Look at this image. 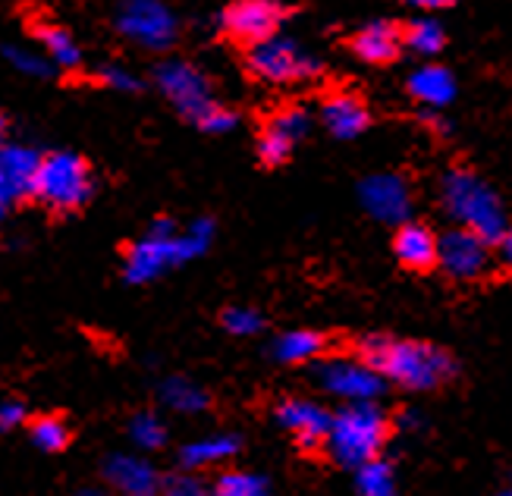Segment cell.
Masks as SVG:
<instances>
[{"instance_id":"obj_8","label":"cell","mask_w":512,"mask_h":496,"mask_svg":"<svg viewBox=\"0 0 512 496\" xmlns=\"http://www.w3.org/2000/svg\"><path fill=\"white\" fill-rule=\"evenodd\" d=\"M154 82H158L161 95L180 110L186 120H202L208 110L217 104L208 76L192 66L189 60H164L154 70Z\"/></svg>"},{"instance_id":"obj_36","label":"cell","mask_w":512,"mask_h":496,"mask_svg":"<svg viewBox=\"0 0 512 496\" xmlns=\"http://www.w3.org/2000/svg\"><path fill=\"white\" fill-rule=\"evenodd\" d=\"M500 245V258H503V264H506V270L512 274V223L506 227V233H503V239L497 242Z\"/></svg>"},{"instance_id":"obj_23","label":"cell","mask_w":512,"mask_h":496,"mask_svg":"<svg viewBox=\"0 0 512 496\" xmlns=\"http://www.w3.org/2000/svg\"><path fill=\"white\" fill-rule=\"evenodd\" d=\"M324 352V336L315 330H289L274 340V358L280 365H305Z\"/></svg>"},{"instance_id":"obj_39","label":"cell","mask_w":512,"mask_h":496,"mask_svg":"<svg viewBox=\"0 0 512 496\" xmlns=\"http://www.w3.org/2000/svg\"><path fill=\"white\" fill-rule=\"evenodd\" d=\"M10 201H16L13 198V192L7 189V183H4V176H0V217L7 214V208H10Z\"/></svg>"},{"instance_id":"obj_9","label":"cell","mask_w":512,"mask_h":496,"mask_svg":"<svg viewBox=\"0 0 512 496\" xmlns=\"http://www.w3.org/2000/svg\"><path fill=\"white\" fill-rule=\"evenodd\" d=\"M117 29L145 51H167L180 32L173 10L161 0H126L117 16Z\"/></svg>"},{"instance_id":"obj_18","label":"cell","mask_w":512,"mask_h":496,"mask_svg":"<svg viewBox=\"0 0 512 496\" xmlns=\"http://www.w3.org/2000/svg\"><path fill=\"white\" fill-rule=\"evenodd\" d=\"M403 48H406L403 29L393 26V22H384V19L368 22V26L359 29L352 38L355 57L365 60V63H390V60L399 57V51H403Z\"/></svg>"},{"instance_id":"obj_10","label":"cell","mask_w":512,"mask_h":496,"mask_svg":"<svg viewBox=\"0 0 512 496\" xmlns=\"http://www.w3.org/2000/svg\"><path fill=\"white\" fill-rule=\"evenodd\" d=\"M286 19V7L277 0H236L224 13V29L242 44H261L274 38Z\"/></svg>"},{"instance_id":"obj_37","label":"cell","mask_w":512,"mask_h":496,"mask_svg":"<svg viewBox=\"0 0 512 496\" xmlns=\"http://www.w3.org/2000/svg\"><path fill=\"white\" fill-rule=\"evenodd\" d=\"M403 4H409L415 10H443V7H453L456 0H403Z\"/></svg>"},{"instance_id":"obj_32","label":"cell","mask_w":512,"mask_h":496,"mask_svg":"<svg viewBox=\"0 0 512 496\" xmlns=\"http://www.w3.org/2000/svg\"><path fill=\"white\" fill-rule=\"evenodd\" d=\"M98 79L107 85V88H114V92H139V76L126 70V66H117V63H107L104 70L98 73Z\"/></svg>"},{"instance_id":"obj_22","label":"cell","mask_w":512,"mask_h":496,"mask_svg":"<svg viewBox=\"0 0 512 496\" xmlns=\"http://www.w3.org/2000/svg\"><path fill=\"white\" fill-rule=\"evenodd\" d=\"M161 402L176 415H202L211 405L208 390H202L189 377H167L161 383Z\"/></svg>"},{"instance_id":"obj_5","label":"cell","mask_w":512,"mask_h":496,"mask_svg":"<svg viewBox=\"0 0 512 496\" xmlns=\"http://www.w3.org/2000/svg\"><path fill=\"white\" fill-rule=\"evenodd\" d=\"M92 173L73 151H54L41 157L32 195L54 211H76L92 198Z\"/></svg>"},{"instance_id":"obj_19","label":"cell","mask_w":512,"mask_h":496,"mask_svg":"<svg viewBox=\"0 0 512 496\" xmlns=\"http://www.w3.org/2000/svg\"><path fill=\"white\" fill-rule=\"evenodd\" d=\"M409 95L431 110H443L456 101V76L440 63H425L409 76Z\"/></svg>"},{"instance_id":"obj_14","label":"cell","mask_w":512,"mask_h":496,"mask_svg":"<svg viewBox=\"0 0 512 496\" xmlns=\"http://www.w3.org/2000/svg\"><path fill=\"white\" fill-rule=\"evenodd\" d=\"M277 424L289 437H296L305 449H315L327 443L330 434V412L315 399H283L277 405Z\"/></svg>"},{"instance_id":"obj_24","label":"cell","mask_w":512,"mask_h":496,"mask_svg":"<svg viewBox=\"0 0 512 496\" xmlns=\"http://www.w3.org/2000/svg\"><path fill=\"white\" fill-rule=\"evenodd\" d=\"M35 38L41 44V51L48 54V60L54 66H63V70H76V66L82 63V51L76 38L60 29V26H51V22H44V26L35 29Z\"/></svg>"},{"instance_id":"obj_41","label":"cell","mask_w":512,"mask_h":496,"mask_svg":"<svg viewBox=\"0 0 512 496\" xmlns=\"http://www.w3.org/2000/svg\"><path fill=\"white\" fill-rule=\"evenodd\" d=\"M7 145H4V120H0V151H4Z\"/></svg>"},{"instance_id":"obj_40","label":"cell","mask_w":512,"mask_h":496,"mask_svg":"<svg viewBox=\"0 0 512 496\" xmlns=\"http://www.w3.org/2000/svg\"><path fill=\"white\" fill-rule=\"evenodd\" d=\"M79 496H110V493H107V490H98V487H85Z\"/></svg>"},{"instance_id":"obj_27","label":"cell","mask_w":512,"mask_h":496,"mask_svg":"<svg viewBox=\"0 0 512 496\" xmlns=\"http://www.w3.org/2000/svg\"><path fill=\"white\" fill-rule=\"evenodd\" d=\"M214 496H271V484L255 471H224L214 484Z\"/></svg>"},{"instance_id":"obj_15","label":"cell","mask_w":512,"mask_h":496,"mask_svg":"<svg viewBox=\"0 0 512 496\" xmlns=\"http://www.w3.org/2000/svg\"><path fill=\"white\" fill-rule=\"evenodd\" d=\"M104 481L110 490H117L123 496H151L161 484L158 468H154L148 459L132 456V453L110 456L104 462Z\"/></svg>"},{"instance_id":"obj_3","label":"cell","mask_w":512,"mask_h":496,"mask_svg":"<svg viewBox=\"0 0 512 496\" xmlns=\"http://www.w3.org/2000/svg\"><path fill=\"white\" fill-rule=\"evenodd\" d=\"M440 201L443 211L453 217L456 227L472 230L487 245L503 239L509 220L500 195L484 183L472 170H450L440 179Z\"/></svg>"},{"instance_id":"obj_42","label":"cell","mask_w":512,"mask_h":496,"mask_svg":"<svg viewBox=\"0 0 512 496\" xmlns=\"http://www.w3.org/2000/svg\"><path fill=\"white\" fill-rule=\"evenodd\" d=\"M497 496H512V490H500Z\"/></svg>"},{"instance_id":"obj_12","label":"cell","mask_w":512,"mask_h":496,"mask_svg":"<svg viewBox=\"0 0 512 496\" xmlns=\"http://www.w3.org/2000/svg\"><path fill=\"white\" fill-rule=\"evenodd\" d=\"M481 236H475L472 230H450L440 236L437 245V264L443 267V274H450L453 280H475L481 277L487 264H491V252Z\"/></svg>"},{"instance_id":"obj_17","label":"cell","mask_w":512,"mask_h":496,"mask_svg":"<svg viewBox=\"0 0 512 496\" xmlns=\"http://www.w3.org/2000/svg\"><path fill=\"white\" fill-rule=\"evenodd\" d=\"M321 120L330 129L333 139H359V135L371 126V114L362 98L349 92L330 95L321 107Z\"/></svg>"},{"instance_id":"obj_1","label":"cell","mask_w":512,"mask_h":496,"mask_svg":"<svg viewBox=\"0 0 512 496\" xmlns=\"http://www.w3.org/2000/svg\"><path fill=\"white\" fill-rule=\"evenodd\" d=\"M211 242H214V220L208 217L192 220L186 230L176 227L173 220H154L148 233L129 245L123 274L129 283H151L164 277L167 270L205 255Z\"/></svg>"},{"instance_id":"obj_2","label":"cell","mask_w":512,"mask_h":496,"mask_svg":"<svg viewBox=\"0 0 512 496\" xmlns=\"http://www.w3.org/2000/svg\"><path fill=\"white\" fill-rule=\"evenodd\" d=\"M359 355L381 371L387 383H396V387L412 390V393L437 390L440 383H447L456 371L453 358L447 352L431 343H418V340L365 336L359 343Z\"/></svg>"},{"instance_id":"obj_11","label":"cell","mask_w":512,"mask_h":496,"mask_svg":"<svg viewBox=\"0 0 512 496\" xmlns=\"http://www.w3.org/2000/svg\"><path fill=\"white\" fill-rule=\"evenodd\" d=\"M362 208L381 223H406L412 214V189L396 173H374L359 183Z\"/></svg>"},{"instance_id":"obj_7","label":"cell","mask_w":512,"mask_h":496,"mask_svg":"<svg viewBox=\"0 0 512 496\" xmlns=\"http://www.w3.org/2000/svg\"><path fill=\"white\" fill-rule=\"evenodd\" d=\"M318 383L321 390L333 399H340L343 405L352 402H377L387 390V380L381 377L371 362L365 358H349V355H337L327 358V362L318 365Z\"/></svg>"},{"instance_id":"obj_31","label":"cell","mask_w":512,"mask_h":496,"mask_svg":"<svg viewBox=\"0 0 512 496\" xmlns=\"http://www.w3.org/2000/svg\"><path fill=\"white\" fill-rule=\"evenodd\" d=\"M224 327L233 333V336H255L261 333L264 321L255 308H246V305H233L224 311Z\"/></svg>"},{"instance_id":"obj_30","label":"cell","mask_w":512,"mask_h":496,"mask_svg":"<svg viewBox=\"0 0 512 496\" xmlns=\"http://www.w3.org/2000/svg\"><path fill=\"white\" fill-rule=\"evenodd\" d=\"M7 60L16 66L22 76H48L54 70V63L48 60L44 51H32V48H7Z\"/></svg>"},{"instance_id":"obj_29","label":"cell","mask_w":512,"mask_h":496,"mask_svg":"<svg viewBox=\"0 0 512 496\" xmlns=\"http://www.w3.org/2000/svg\"><path fill=\"white\" fill-rule=\"evenodd\" d=\"M129 440L139 449H161L167 443V424L154 412H139L129 421Z\"/></svg>"},{"instance_id":"obj_34","label":"cell","mask_w":512,"mask_h":496,"mask_svg":"<svg viewBox=\"0 0 512 496\" xmlns=\"http://www.w3.org/2000/svg\"><path fill=\"white\" fill-rule=\"evenodd\" d=\"M164 496H214V487L202 484L192 475H180V478H170L164 487Z\"/></svg>"},{"instance_id":"obj_6","label":"cell","mask_w":512,"mask_h":496,"mask_svg":"<svg viewBox=\"0 0 512 496\" xmlns=\"http://www.w3.org/2000/svg\"><path fill=\"white\" fill-rule=\"evenodd\" d=\"M246 63L261 82H271V85L305 82V79H315L324 70L315 54H308L299 41L286 35H274L261 44H252Z\"/></svg>"},{"instance_id":"obj_13","label":"cell","mask_w":512,"mask_h":496,"mask_svg":"<svg viewBox=\"0 0 512 496\" xmlns=\"http://www.w3.org/2000/svg\"><path fill=\"white\" fill-rule=\"evenodd\" d=\"M308 129H311V117L302 107H286V110H280V114H274L258 135L261 164H267V167L286 164L293 148L308 135Z\"/></svg>"},{"instance_id":"obj_43","label":"cell","mask_w":512,"mask_h":496,"mask_svg":"<svg viewBox=\"0 0 512 496\" xmlns=\"http://www.w3.org/2000/svg\"><path fill=\"white\" fill-rule=\"evenodd\" d=\"M151 496H154V493H151Z\"/></svg>"},{"instance_id":"obj_33","label":"cell","mask_w":512,"mask_h":496,"mask_svg":"<svg viewBox=\"0 0 512 496\" xmlns=\"http://www.w3.org/2000/svg\"><path fill=\"white\" fill-rule=\"evenodd\" d=\"M198 129H205L211 135H227V132L236 129V114H233L230 107H224V104H214L208 114L198 120Z\"/></svg>"},{"instance_id":"obj_16","label":"cell","mask_w":512,"mask_h":496,"mask_svg":"<svg viewBox=\"0 0 512 496\" xmlns=\"http://www.w3.org/2000/svg\"><path fill=\"white\" fill-rule=\"evenodd\" d=\"M437 245H440V236H434L431 227L415 223V220L399 223V230L393 236V252H396L399 264H406L409 270L434 267L437 264Z\"/></svg>"},{"instance_id":"obj_20","label":"cell","mask_w":512,"mask_h":496,"mask_svg":"<svg viewBox=\"0 0 512 496\" xmlns=\"http://www.w3.org/2000/svg\"><path fill=\"white\" fill-rule=\"evenodd\" d=\"M38 167H41V154L35 148L7 145L4 151H0V176H4V183L13 192V198L32 195Z\"/></svg>"},{"instance_id":"obj_28","label":"cell","mask_w":512,"mask_h":496,"mask_svg":"<svg viewBox=\"0 0 512 496\" xmlns=\"http://www.w3.org/2000/svg\"><path fill=\"white\" fill-rule=\"evenodd\" d=\"M32 443L41 449V453H60V449L70 443V431H66V421L54 418V415H41L32 421L29 427Z\"/></svg>"},{"instance_id":"obj_21","label":"cell","mask_w":512,"mask_h":496,"mask_svg":"<svg viewBox=\"0 0 512 496\" xmlns=\"http://www.w3.org/2000/svg\"><path fill=\"white\" fill-rule=\"evenodd\" d=\"M239 453V437L233 434H205L192 443L183 446L180 462L189 471H202V468H214V465H224Z\"/></svg>"},{"instance_id":"obj_38","label":"cell","mask_w":512,"mask_h":496,"mask_svg":"<svg viewBox=\"0 0 512 496\" xmlns=\"http://www.w3.org/2000/svg\"><path fill=\"white\" fill-rule=\"evenodd\" d=\"M399 427H406V431H418V427H421V412H403V418H399Z\"/></svg>"},{"instance_id":"obj_4","label":"cell","mask_w":512,"mask_h":496,"mask_svg":"<svg viewBox=\"0 0 512 496\" xmlns=\"http://www.w3.org/2000/svg\"><path fill=\"white\" fill-rule=\"evenodd\" d=\"M387 431H390V424H387V415L381 412V405L352 402V405H343L340 412H333L324 446L337 465L359 471L362 465L381 459Z\"/></svg>"},{"instance_id":"obj_35","label":"cell","mask_w":512,"mask_h":496,"mask_svg":"<svg viewBox=\"0 0 512 496\" xmlns=\"http://www.w3.org/2000/svg\"><path fill=\"white\" fill-rule=\"evenodd\" d=\"M22 424H26V405L16 399L0 402V431H16Z\"/></svg>"},{"instance_id":"obj_26","label":"cell","mask_w":512,"mask_h":496,"mask_svg":"<svg viewBox=\"0 0 512 496\" xmlns=\"http://www.w3.org/2000/svg\"><path fill=\"white\" fill-rule=\"evenodd\" d=\"M359 496H396V475L384 459H374L355 471Z\"/></svg>"},{"instance_id":"obj_25","label":"cell","mask_w":512,"mask_h":496,"mask_svg":"<svg viewBox=\"0 0 512 496\" xmlns=\"http://www.w3.org/2000/svg\"><path fill=\"white\" fill-rule=\"evenodd\" d=\"M403 41H406V48H412L415 54L434 57L443 44H447V32H443V26L434 16H418L403 29Z\"/></svg>"}]
</instances>
